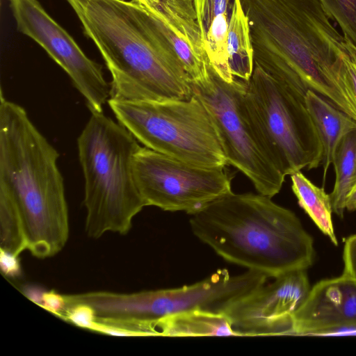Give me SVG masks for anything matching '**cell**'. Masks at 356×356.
<instances>
[{
  "label": "cell",
  "instance_id": "6da1fadb",
  "mask_svg": "<svg viewBox=\"0 0 356 356\" xmlns=\"http://www.w3.org/2000/svg\"><path fill=\"white\" fill-rule=\"evenodd\" d=\"M111 75V99L165 101L193 95L191 81L150 13L134 0H65Z\"/></svg>",
  "mask_w": 356,
  "mask_h": 356
},
{
  "label": "cell",
  "instance_id": "7a4b0ae2",
  "mask_svg": "<svg viewBox=\"0 0 356 356\" xmlns=\"http://www.w3.org/2000/svg\"><path fill=\"white\" fill-rule=\"evenodd\" d=\"M248 20L254 65L305 97L309 89L348 114L334 72L348 44L319 0H241Z\"/></svg>",
  "mask_w": 356,
  "mask_h": 356
},
{
  "label": "cell",
  "instance_id": "3957f363",
  "mask_svg": "<svg viewBox=\"0 0 356 356\" xmlns=\"http://www.w3.org/2000/svg\"><path fill=\"white\" fill-rule=\"evenodd\" d=\"M193 234L225 260L277 277L314 263V241L296 215L261 193L232 191L191 215Z\"/></svg>",
  "mask_w": 356,
  "mask_h": 356
},
{
  "label": "cell",
  "instance_id": "277c9868",
  "mask_svg": "<svg viewBox=\"0 0 356 356\" xmlns=\"http://www.w3.org/2000/svg\"><path fill=\"white\" fill-rule=\"evenodd\" d=\"M58 151L21 106L0 96V185L21 213L28 250L44 259L58 253L69 236V217Z\"/></svg>",
  "mask_w": 356,
  "mask_h": 356
},
{
  "label": "cell",
  "instance_id": "5b68a950",
  "mask_svg": "<svg viewBox=\"0 0 356 356\" xmlns=\"http://www.w3.org/2000/svg\"><path fill=\"white\" fill-rule=\"evenodd\" d=\"M91 113L77 139L85 180V230L93 238L109 232L125 234L146 207L133 170L141 146L119 122L103 112Z\"/></svg>",
  "mask_w": 356,
  "mask_h": 356
},
{
  "label": "cell",
  "instance_id": "8992f818",
  "mask_svg": "<svg viewBox=\"0 0 356 356\" xmlns=\"http://www.w3.org/2000/svg\"><path fill=\"white\" fill-rule=\"evenodd\" d=\"M118 122L145 147L209 168L228 165L214 124L195 95L165 101L109 99Z\"/></svg>",
  "mask_w": 356,
  "mask_h": 356
},
{
  "label": "cell",
  "instance_id": "52a82bcc",
  "mask_svg": "<svg viewBox=\"0 0 356 356\" xmlns=\"http://www.w3.org/2000/svg\"><path fill=\"white\" fill-rule=\"evenodd\" d=\"M248 81L235 77L227 82L209 63L207 77L191 82V87L211 118L228 164L248 177L259 193L273 197L281 190L285 176L248 107Z\"/></svg>",
  "mask_w": 356,
  "mask_h": 356
},
{
  "label": "cell",
  "instance_id": "ba28073f",
  "mask_svg": "<svg viewBox=\"0 0 356 356\" xmlns=\"http://www.w3.org/2000/svg\"><path fill=\"white\" fill-rule=\"evenodd\" d=\"M245 99L278 168L284 176L319 167L322 145L305 97L254 65Z\"/></svg>",
  "mask_w": 356,
  "mask_h": 356
},
{
  "label": "cell",
  "instance_id": "9c48e42d",
  "mask_svg": "<svg viewBox=\"0 0 356 356\" xmlns=\"http://www.w3.org/2000/svg\"><path fill=\"white\" fill-rule=\"evenodd\" d=\"M267 279L252 270L233 276L227 270L219 269L204 280L175 289L131 293L100 291L95 307L103 317L147 321L193 310L223 314L232 302L266 283Z\"/></svg>",
  "mask_w": 356,
  "mask_h": 356
},
{
  "label": "cell",
  "instance_id": "30bf717a",
  "mask_svg": "<svg viewBox=\"0 0 356 356\" xmlns=\"http://www.w3.org/2000/svg\"><path fill=\"white\" fill-rule=\"evenodd\" d=\"M135 181L146 206L191 215L232 192L225 168L192 165L146 147L134 155Z\"/></svg>",
  "mask_w": 356,
  "mask_h": 356
},
{
  "label": "cell",
  "instance_id": "8fae6325",
  "mask_svg": "<svg viewBox=\"0 0 356 356\" xmlns=\"http://www.w3.org/2000/svg\"><path fill=\"white\" fill-rule=\"evenodd\" d=\"M17 30L38 43L69 76L91 113L103 112L110 86L101 65L83 52L39 0H9Z\"/></svg>",
  "mask_w": 356,
  "mask_h": 356
},
{
  "label": "cell",
  "instance_id": "7c38bea8",
  "mask_svg": "<svg viewBox=\"0 0 356 356\" xmlns=\"http://www.w3.org/2000/svg\"><path fill=\"white\" fill-rule=\"evenodd\" d=\"M306 270L263 284L225 310L236 336L292 335L293 317L310 291Z\"/></svg>",
  "mask_w": 356,
  "mask_h": 356
},
{
  "label": "cell",
  "instance_id": "4fadbf2b",
  "mask_svg": "<svg viewBox=\"0 0 356 356\" xmlns=\"http://www.w3.org/2000/svg\"><path fill=\"white\" fill-rule=\"evenodd\" d=\"M345 324H356V278L342 274L313 286L294 315L292 335Z\"/></svg>",
  "mask_w": 356,
  "mask_h": 356
},
{
  "label": "cell",
  "instance_id": "5bb4252c",
  "mask_svg": "<svg viewBox=\"0 0 356 356\" xmlns=\"http://www.w3.org/2000/svg\"><path fill=\"white\" fill-rule=\"evenodd\" d=\"M147 10L170 42L191 82L206 79L209 62L194 0H162L156 8Z\"/></svg>",
  "mask_w": 356,
  "mask_h": 356
},
{
  "label": "cell",
  "instance_id": "9a60e30c",
  "mask_svg": "<svg viewBox=\"0 0 356 356\" xmlns=\"http://www.w3.org/2000/svg\"><path fill=\"white\" fill-rule=\"evenodd\" d=\"M305 104L322 145V161L325 181L333 155L341 138L356 129V122L318 93L309 89Z\"/></svg>",
  "mask_w": 356,
  "mask_h": 356
},
{
  "label": "cell",
  "instance_id": "2e32d148",
  "mask_svg": "<svg viewBox=\"0 0 356 356\" xmlns=\"http://www.w3.org/2000/svg\"><path fill=\"white\" fill-rule=\"evenodd\" d=\"M154 336H236L224 314L193 310L152 321Z\"/></svg>",
  "mask_w": 356,
  "mask_h": 356
},
{
  "label": "cell",
  "instance_id": "e0dca14e",
  "mask_svg": "<svg viewBox=\"0 0 356 356\" xmlns=\"http://www.w3.org/2000/svg\"><path fill=\"white\" fill-rule=\"evenodd\" d=\"M229 65L234 77L248 81L254 69L253 50L248 18L241 1L234 0L228 24Z\"/></svg>",
  "mask_w": 356,
  "mask_h": 356
},
{
  "label": "cell",
  "instance_id": "ac0fdd59",
  "mask_svg": "<svg viewBox=\"0 0 356 356\" xmlns=\"http://www.w3.org/2000/svg\"><path fill=\"white\" fill-rule=\"evenodd\" d=\"M291 188L300 207L308 214L319 229L332 243L338 244L332 213L333 212L329 194L323 187H318L308 179L301 171L290 175Z\"/></svg>",
  "mask_w": 356,
  "mask_h": 356
},
{
  "label": "cell",
  "instance_id": "d6986e66",
  "mask_svg": "<svg viewBox=\"0 0 356 356\" xmlns=\"http://www.w3.org/2000/svg\"><path fill=\"white\" fill-rule=\"evenodd\" d=\"M335 182L329 194L333 212L343 218L348 194L356 184V129L346 134L334 151L332 162Z\"/></svg>",
  "mask_w": 356,
  "mask_h": 356
},
{
  "label": "cell",
  "instance_id": "ffe728a7",
  "mask_svg": "<svg viewBox=\"0 0 356 356\" xmlns=\"http://www.w3.org/2000/svg\"><path fill=\"white\" fill-rule=\"evenodd\" d=\"M0 248L19 256L28 250V239L19 209L9 191L0 185Z\"/></svg>",
  "mask_w": 356,
  "mask_h": 356
},
{
  "label": "cell",
  "instance_id": "44dd1931",
  "mask_svg": "<svg viewBox=\"0 0 356 356\" xmlns=\"http://www.w3.org/2000/svg\"><path fill=\"white\" fill-rule=\"evenodd\" d=\"M348 44L350 54L334 72V83L347 105L348 115L356 122V49Z\"/></svg>",
  "mask_w": 356,
  "mask_h": 356
},
{
  "label": "cell",
  "instance_id": "7402d4cb",
  "mask_svg": "<svg viewBox=\"0 0 356 356\" xmlns=\"http://www.w3.org/2000/svg\"><path fill=\"white\" fill-rule=\"evenodd\" d=\"M330 19L340 26L346 42L356 49V0H319Z\"/></svg>",
  "mask_w": 356,
  "mask_h": 356
},
{
  "label": "cell",
  "instance_id": "603a6c76",
  "mask_svg": "<svg viewBox=\"0 0 356 356\" xmlns=\"http://www.w3.org/2000/svg\"><path fill=\"white\" fill-rule=\"evenodd\" d=\"M234 0H194L202 40L212 22L222 13H231Z\"/></svg>",
  "mask_w": 356,
  "mask_h": 356
},
{
  "label": "cell",
  "instance_id": "cb8c5ba5",
  "mask_svg": "<svg viewBox=\"0 0 356 356\" xmlns=\"http://www.w3.org/2000/svg\"><path fill=\"white\" fill-rule=\"evenodd\" d=\"M95 309L86 304L78 303L68 306L63 313L64 318L79 327L91 330L97 320Z\"/></svg>",
  "mask_w": 356,
  "mask_h": 356
},
{
  "label": "cell",
  "instance_id": "d4e9b609",
  "mask_svg": "<svg viewBox=\"0 0 356 356\" xmlns=\"http://www.w3.org/2000/svg\"><path fill=\"white\" fill-rule=\"evenodd\" d=\"M343 261L342 274L356 278V234L348 237L345 241Z\"/></svg>",
  "mask_w": 356,
  "mask_h": 356
},
{
  "label": "cell",
  "instance_id": "484cf974",
  "mask_svg": "<svg viewBox=\"0 0 356 356\" xmlns=\"http://www.w3.org/2000/svg\"><path fill=\"white\" fill-rule=\"evenodd\" d=\"M67 306L65 295L55 291H44L40 307L45 310L61 317Z\"/></svg>",
  "mask_w": 356,
  "mask_h": 356
},
{
  "label": "cell",
  "instance_id": "4316f807",
  "mask_svg": "<svg viewBox=\"0 0 356 356\" xmlns=\"http://www.w3.org/2000/svg\"><path fill=\"white\" fill-rule=\"evenodd\" d=\"M19 256L0 248V268L6 277H17L22 273Z\"/></svg>",
  "mask_w": 356,
  "mask_h": 356
},
{
  "label": "cell",
  "instance_id": "83f0119b",
  "mask_svg": "<svg viewBox=\"0 0 356 356\" xmlns=\"http://www.w3.org/2000/svg\"><path fill=\"white\" fill-rule=\"evenodd\" d=\"M44 290L38 286L26 285L23 287L22 292L31 301L40 306Z\"/></svg>",
  "mask_w": 356,
  "mask_h": 356
},
{
  "label": "cell",
  "instance_id": "f1b7e54d",
  "mask_svg": "<svg viewBox=\"0 0 356 356\" xmlns=\"http://www.w3.org/2000/svg\"><path fill=\"white\" fill-rule=\"evenodd\" d=\"M346 209L349 211L356 210V184L350 191L346 201Z\"/></svg>",
  "mask_w": 356,
  "mask_h": 356
},
{
  "label": "cell",
  "instance_id": "f546056e",
  "mask_svg": "<svg viewBox=\"0 0 356 356\" xmlns=\"http://www.w3.org/2000/svg\"><path fill=\"white\" fill-rule=\"evenodd\" d=\"M147 10L156 8L162 0H134Z\"/></svg>",
  "mask_w": 356,
  "mask_h": 356
}]
</instances>
